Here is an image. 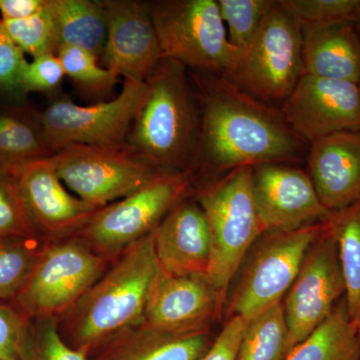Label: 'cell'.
<instances>
[{
	"label": "cell",
	"mask_w": 360,
	"mask_h": 360,
	"mask_svg": "<svg viewBox=\"0 0 360 360\" xmlns=\"http://www.w3.org/2000/svg\"><path fill=\"white\" fill-rule=\"evenodd\" d=\"M49 160L61 181L78 198L98 208L127 198L165 172L142 160L127 144L70 146Z\"/></svg>",
	"instance_id": "30bf717a"
},
{
	"label": "cell",
	"mask_w": 360,
	"mask_h": 360,
	"mask_svg": "<svg viewBox=\"0 0 360 360\" xmlns=\"http://www.w3.org/2000/svg\"><path fill=\"white\" fill-rule=\"evenodd\" d=\"M252 194L265 232L322 224L335 213L322 205L309 174L285 163L253 167Z\"/></svg>",
	"instance_id": "5bb4252c"
},
{
	"label": "cell",
	"mask_w": 360,
	"mask_h": 360,
	"mask_svg": "<svg viewBox=\"0 0 360 360\" xmlns=\"http://www.w3.org/2000/svg\"><path fill=\"white\" fill-rule=\"evenodd\" d=\"M357 335H359V350H360V326L357 328Z\"/></svg>",
	"instance_id": "ab89813d"
},
{
	"label": "cell",
	"mask_w": 360,
	"mask_h": 360,
	"mask_svg": "<svg viewBox=\"0 0 360 360\" xmlns=\"http://www.w3.org/2000/svg\"><path fill=\"white\" fill-rule=\"evenodd\" d=\"M8 238H41L26 210L13 169L0 167V240Z\"/></svg>",
	"instance_id": "4dcf8cb0"
},
{
	"label": "cell",
	"mask_w": 360,
	"mask_h": 360,
	"mask_svg": "<svg viewBox=\"0 0 360 360\" xmlns=\"http://www.w3.org/2000/svg\"><path fill=\"white\" fill-rule=\"evenodd\" d=\"M210 331L172 333L144 324L118 333L94 350L96 360H200L212 347Z\"/></svg>",
	"instance_id": "44dd1931"
},
{
	"label": "cell",
	"mask_w": 360,
	"mask_h": 360,
	"mask_svg": "<svg viewBox=\"0 0 360 360\" xmlns=\"http://www.w3.org/2000/svg\"><path fill=\"white\" fill-rule=\"evenodd\" d=\"M49 6L61 45L79 47L101 59L108 33L103 0H49Z\"/></svg>",
	"instance_id": "7402d4cb"
},
{
	"label": "cell",
	"mask_w": 360,
	"mask_h": 360,
	"mask_svg": "<svg viewBox=\"0 0 360 360\" xmlns=\"http://www.w3.org/2000/svg\"><path fill=\"white\" fill-rule=\"evenodd\" d=\"M25 54L4 28L0 34V89H20L21 70L26 61Z\"/></svg>",
	"instance_id": "8d00e7d4"
},
{
	"label": "cell",
	"mask_w": 360,
	"mask_h": 360,
	"mask_svg": "<svg viewBox=\"0 0 360 360\" xmlns=\"http://www.w3.org/2000/svg\"><path fill=\"white\" fill-rule=\"evenodd\" d=\"M201 108L198 163L217 172L288 163L307 156L309 143L281 110L245 94L221 75H196Z\"/></svg>",
	"instance_id": "6da1fadb"
},
{
	"label": "cell",
	"mask_w": 360,
	"mask_h": 360,
	"mask_svg": "<svg viewBox=\"0 0 360 360\" xmlns=\"http://www.w3.org/2000/svg\"><path fill=\"white\" fill-rule=\"evenodd\" d=\"M156 258L167 276L207 274L212 239L205 210L181 200L153 231Z\"/></svg>",
	"instance_id": "ac0fdd59"
},
{
	"label": "cell",
	"mask_w": 360,
	"mask_h": 360,
	"mask_svg": "<svg viewBox=\"0 0 360 360\" xmlns=\"http://www.w3.org/2000/svg\"><path fill=\"white\" fill-rule=\"evenodd\" d=\"M4 28L14 44L33 58L58 56L60 39L49 0L39 13L20 20H2Z\"/></svg>",
	"instance_id": "83f0119b"
},
{
	"label": "cell",
	"mask_w": 360,
	"mask_h": 360,
	"mask_svg": "<svg viewBox=\"0 0 360 360\" xmlns=\"http://www.w3.org/2000/svg\"><path fill=\"white\" fill-rule=\"evenodd\" d=\"M225 298L206 274H160L149 296L143 323L172 333L210 331L224 309Z\"/></svg>",
	"instance_id": "e0dca14e"
},
{
	"label": "cell",
	"mask_w": 360,
	"mask_h": 360,
	"mask_svg": "<svg viewBox=\"0 0 360 360\" xmlns=\"http://www.w3.org/2000/svg\"><path fill=\"white\" fill-rule=\"evenodd\" d=\"M331 229L338 241L341 271L345 284V300L355 328L360 326V200L333 213Z\"/></svg>",
	"instance_id": "d4e9b609"
},
{
	"label": "cell",
	"mask_w": 360,
	"mask_h": 360,
	"mask_svg": "<svg viewBox=\"0 0 360 360\" xmlns=\"http://www.w3.org/2000/svg\"><path fill=\"white\" fill-rule=\"evenodd\" d=\"M326 222L292 231L265 232L251 248L227 307V316L250 321L270 309L290 290L310 246Z\"/></svg>",
	"instance_id": "ba28073f"
},
{
	"label": "cell",
	"mask_w": 360,
	"mask_h": 360,
	"mask_svg": "<svg viewBox=\"0 0 360 360\" xmlns=\"http://www.w3.org/2000/svg\"><path fill=\"white\" fill-rule=\"evenodd\" d=\"M127 135L130 150L165 172L194 169L200 155L201 108L186 65L163 58Z\"/></svg>",
	"instance_id": "3957f363"
},
{
	"label": "cell",
	"mask_w": 360,
	"mask_h": 360,
	"mask_svg": "<svg viewBox=\"0 0 360 360\" xmlns=\"http://www.w3.org/2000/svg\"><path fill=\"white\" fill-rule=\"evenodd\" d=\"M303 75L298 21L276 0L245 51L238 52L225 79L262 103L283 101Z\"/></svg>",
	"instance_id": "5b68a950"
},
{
	"label": "cell",
	"mask_w": 360,
	"mask_h": 360,
	"mask_svg": "<svg viewBox=\"0 0 360 360\" xmlns=\"http://www.w3.org/2000/svg\"><path fill=\"white\" fill-rule=\"evenodd\" d=\"M285 360H360L357 328L350 321L345 297Z\"/></svg>",
	"instance_id": "603a6c76"
},
{
	"label": "cell",
	"mask_w": 360,
	"mask_h": 360,
	"mask_svg": "<svg viewBox=\"0 0 360 360\" xmlns=\"http://www.w3.org/2000/svg\"><path fill=\"white\" fill-rule=\"evenodd\" d=\"M220 16L234 49L245 51L276 0H217Z\"/></svg>",
	"instance_id": "f546056e"
},
{
	"label": "cell",
	"mask_w": 360,
	"mask_h": 360,
	"mask_svg": "<svg viewBox=\"0 0 360 360\" xmlns=\"http://www.w3.org/2000/svg\"><path fill=\"white\" fill-rule=\"evenodd\" d=\"M58 58L65 77H70L87 91H108L115 86L120 78L113 71L99 65L97 56L79 47L61 45Z\"/></svg>",
	"instance_id": "1f68e13d"
},
{
	"label": "cell",
	"mask_w": 360,
	"mask_h": 360,
	"mask_svg": "<svg viewBox=\"0 0 360 360\" xmlns=\"http://www.w3.org/2000/svg\"><path fill=\"white\" fill-rule=\"evenodd\" d=\"M359 25H360V23H359Z\"/></svg>",
	"instance_id": "60d3db41"
},
{
	"label": "cell",
	"mask_w": 360,
	"mask_h": 360,
	"mask_svg": "<svg viewBox=\"0 0 360 360\" xmlns=\"http://www.w3.org/2000/svg\"><path fill=\"white\" fill-rule=\"evenodd\" d=\"M146 92V82L124 80L110 101L87 106L56 101L37 113L47 146L53 153L70 146H124Z\"/></svg>",
	"instance_id": "8fae6325"
},
{
	"label": "cell",
	"mask_w": 360,
	"mask_h": 360,
	"mask_svg": "<svg viewBox=\"0 0 360 360\" xmlns=\"http://www.w3.org/2000/svg\"><path fill=\"white\" fill-rule=\"evenodd\" d=\"M149 6L165 58L214 75H224L233 65L238 51L217 0H158Z\"/></svg>",
	"instance_id": "52a82bcc"
},
{
	"label": "cell",
	"mask_w": 360,
	"mask_h": 360,
	"mask_svg": "<svg viewBox=\"0 0 360 360\" xmlns=\"http://www.w3.org/2000/svg\"><path fill=\"white\" fill-rule=\"evenodd\" d=\"M329 220L307 251L283 302L290 352L323 323L345 297L338 241Z\"/></svg>",
	"instance_id": "7c38bea8"
},
{
	"label": "cell",
	"mask_w": 360,
	"mask_h": 360,
	"mask_svg": "<svg viewBox=\"0 0 360 360\" xmlns=\"http://www.w3.org/2000/svg\"><path fill=\"white\" fill-rule=\"evenodd\" d=\"M110 262L75 236L49 240L14 307L27 319H58L105 274Z\"/></svg>",
	"instance_id": "9c48e42d"
},
{
	"label": "cell",
	"mask_w": 360,
	"mask_h": 360,
	"mask_svg": "<svg viewBox=\"0 0 360 360\" xmlns=\"http://www.w3.org/2000/svg\"><path fill=\"white\" fill-rule=\"evenodd\" d=\"M252 168H234L198 193L212 239L206 276L224 298L248 252L265 233L253 200Z\"/></svg>",
	"instance_id": "277c9868"
},
{
	"label": "cell",
	"mask_w": 360,
	"mask_h": 360,
	"mask_svg": "<svg viewBox=\"0 0 360 360\" xmlns=\"http://www.w3.org/2000/svg\"><path fill=\"white\" fill-rule=\"evenodd\" d=\"M20 360H89V354L70 347L61 335L56 317L28 319Z\"/></svg>",
	"instance_id": "f1b7e54d"
},
{
	"label": "cell",
	"mask_w": 360,
	"mask_h": 360,
	"mask_svg": "<svg viewBox=\"0 0 360 360\" xmlns=\"http://www.w3.org/2000/svg\"><path fill=\"white\" fill-rule=\"evenodd\" d=\"M307 163L317 195L329 212L360 200V134L340 132L312 141Z\"/></svg>",
	"instance_id": "d6986e66"
},
{
	"label": "cell",
	"mask_w": 360,
	"mask_h": 360,
	"mask_svg": "<svg viewBox=\"0 0 360 360\" xmlns=\"http://www.w3.org/2000/svg\"><path fill=\"white\" fill-rule=\"evenodd\" d=\"M300 26L360 23V0H281Z\"/></svg>",
	"instance_id": "d6a6232c"
},
{
	"label": "cell",
	"mask_w": 360,
	"mask_h": 360,
	"mask_svg": "<svg viewBox=\"0 0 360 360\" xmlns=\"http://www.w3.org/2000/svg\"><path fill=\"white\" fill-rule=\"evenodd\" d=\"M4 32V23H2V20H0V34Z\"/></svg>",
	"instance_id": "f35d334b"
},
{
	"label": "cell",
	"mask_w": 360,
	"mask_h": 360,
	"mask_svg": "<svg viewBox=\"0 0 360 360\" xmlns=\"http://www.w3.org/2000/svg\"><path fill=\"white\" fill-rule=\"evenodd\" d=\"M248 323V321L243 317L232 316L227 319L221 333L200 360L238 359L239 345Z\"/></svg>",
	"instance_id": "d590c367"
},
{
	"label": "cell",
	"mask_w": 360,
	"mask_h": 360,
	"mask_svg": "<svg viewBox=\"0 0 360 360\" xmlns=\"http://www.w3.org/2000/svg\"><path fill=\"white\" fill-rule=\"evenodd\" d=\"M108 33L101 60L125 80L146 82L165 58L149 2L103 0Z\"/></svg>",
	"instance_id": "9a60e30c"
},
{
	"label": "cell",
	"mask_w": 360,
	"mask_h": 360,
	"mask_svg": "<svg viewBox=\"0 0 360 360\" xmlns=\"http://www.w3.org/2000/svg\"><path fill=\"white\" fill-rule=\"evenodd\" d=\"M53 155L37 115L18 110L0 112V167L11 168Z\"/></svg>",
	"instance_id": "cb8c5ba5"
},
{
	"label": "cell",
	"mask_w": 360,
	"mask_h": 360,
	"mask_svg": "<svg viewBox=\"0 0 360 360\" xmlns=\"http://www.w3.org/2000/svg\"><path fill=\"white\" fill-rule=\"evenodd\" d=\"M194 169L162 172L139 191L99 208L75 234L94 252L113 259L151 233L191 188Z\"/></svg>",
	"instance_id": "8992f818"
},
{
	"label": "cell",
	"mask_w": 360,
	"mask_h": 360,
	"mask_svg": "<svg viewBox=\"0 0 360 360\" xmlns=\"http://www.w3.org/2000/svg\"><path fill=\"white\" fill-rule=\"evenodd\" d=\"M65 77L58 56H44L26 60L20 75V90L23 92L49 91L58 87Z\"/></svg>",
	"instance_id": "836d02e7"
},
{
	"label": "cell",
	"mask_w": 360,
	"mask_h": 360,
	"mask_svg": "<svg viewBox=\"0 0 360 360\" xmlns=\"http://www.w3.org/2000/svg\"><path fill=\"white\" fill-rule=\"evenodd\" d=\"M26 210L40 238H70L99 210L66 191L49 158L11 167Z\"/></svg>",
	"instance_id": "2e32d148"
},
{
	"label": "cell",
	"mask_w": 360,
	"mask_h": 360,
	"mask_svg": "<svg viewBox=\"0 0 360 360\" xmlns=\"http://www.w3.org/2000/svg\"><path fill=\"white\" fill-rule=\"evenodd\" d=\"M27 321L15 307L0 302V360H20Z\"/></svg>",
	"instance_id": "e575fe53"
},
{
	"label": "cell",
	"mask_w": 360,
	"mask_h": 360,
	"mask_svg": "<svg viewBox=\"0 0 360 360\" xmlns=\"http://www.w3.org/2000/svg\"><path fill=\"white\" fill-rule=\"evenodd\" d=\"M47 241L42 238L0 240V300H14L20 292Z\"/></svg>",
	"instance_id": "4316f807"
},
{
	"label": "cell",
	"mask_w": 360,
	"mask_h": 360,
	"mask_svg": "<svg viewBox=\"0 0 360 360\" xmlns=\"http://www.w3.org/2000/svg\"><path fill=\"white\" fill-rule=\"evenodd\" d=\"M161 274L151 232L120 253L87 292L58 317L61 335L89 356L110 338L143 321Z\"/></svg>",
	"instance_id": "7a4b0ae2"
},
{
	"label": "cell",
	"mask_w": 360,
	"mask_h": 360,
	"mask_svg": "<svg viewBox=\"0 0 360 360\" xmlns=\"http://www.w3.org/2000/svg\"><path fill=\"white\" fill-rule=\"evenodd\" d=\"M281 110L309 144L340 132L360 134V84L302 75Z\"/></svg>",
	"instance_id": "4fadbf2b"
},
{
	"label": "cell",
	"mask_w": 360,
	"mask_h": 360,
	"mask_svg": "<svg viewBox=\"0 0 360 360\" xmlns=\"http://www.w3.org/2000/svg\"><path fill=\"white\" fill-rule=\"evenodd\" d=\"M290 352V331L279 302L248 321L236 360H285Z\"/></svg>",
	"instance_id": "484cf974"
},
{
	"label": "cell",
	"mask_w": 360,
	"mask_h": 360,
	"mask_svg": "<svg viewBox=\"0 0 360 360\" xmlns=\"http://www.w3.org/2000/svg\"><path fill=\"white\" fill-rule=\"evenodd\" d=\"M302 33L303 75L360 84L359 23L302 26Z\"/></svg>",
	"instance_id": "ffe728a7"
},
{
	"label": "cell",
	"mask_w": 360,
	"mask_h": 360,
	"mask_svg": "<svg viewBox=\"0 0 360 360\" xmlns=\"http://www.w3.org/2000/svg\"><path fill=\"white\" fill-rule=\"evenodd\" d=\"M46 0H0L1 20H20L39 13Z\"/></svg>",
	"instance_id": "74e56055"
}]
</instances>
